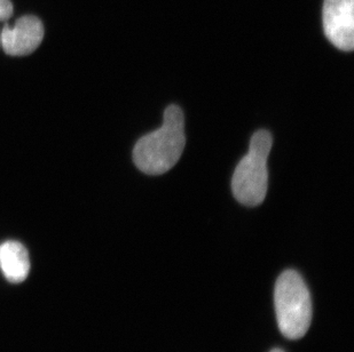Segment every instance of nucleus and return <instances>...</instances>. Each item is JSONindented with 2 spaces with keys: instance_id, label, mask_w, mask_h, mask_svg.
Listing matches in <instances>:
<instances>
[{
  "instance_id": "f257e3e1",
  "label": "nucleus",
  "mask_w": 354,
  "mask_h": 352,
  "mask_svg": "<svg viewBox=\"0 0 354 352\" xmlns=\"http://www.w3.org/2000/svg\"><path fill=\"white\" fill-rule=\"evenodd\" d=\"M185 144L183 110L177 106H167L162 127L141 137L134 146V164L148 175L167 173L180 159Z\"/></svg>"
},
{
  "instance_id": "f03ea898",
  "label": "nucleus",
  "mask_w": 354,
  "mask_h": 352,
  "mask_svg": "<svg viewBox=\"0 0 354 352\" xmlns=\"http://www.w3.org/2000/svg\"><path fill=\"white\" fill-rule=\"evenodd\" d=\"M274 303L282 335L289 340L305 336L312 322V301L308 286L297 271L281 273L275 284Z\"/></svg>"
},
{
  "instance_id": "7ed1b4c3",
  "label": "nucleus",
  "mask_w": 354,
  "mask_h": 352,
  "mask_svg": "<svg viewBox=\"0 0 354 352\" xmlns=\"http://www.w3.org/2000/svg\"><path fill=\"white\" fill-rule=\"evenodd\" d=\"M273 139L268 130L252 135L247 156L241 159L232 179V189L239 203L254 207L264 202L268 188V157Z\"/></svg>"
},
{
  "instance_id": "20e7f679",
  "label": "nucleus",
  "mask_w": 354,
  "mask_h": 352,
  "mask_svg": "<svg viewBox=\"0 0 354 352\" xmlns=\"http://www.w3.org/2000/svg\"><path fill=\"white\" fill-rule=\"evenodd\" d=\"M354 0H324V35L338 50L354 47Z\"/></svg>"
},
{
  "instance_id": "39448f33",
  "label": "nucleus",
  "mask_w": 354,
  "mask_h": 352,
  "mask_svg": "<svg viewBox=\"0 0 354 352\" xmlns=\"http://www.w3.org/2000/svg\"><path fill=\"white\" fill-rule=\"evenodd\" d=\"M43 38L41 21L29 15L20 17L13 27L3 28L0 34V46L10 57H24L37 50Z\"/></svg>"
},
{
  "instance_id": "423d86ee",
  "label": "nucleus",
  "mask_w": 354,
  "mask_h": 352,
  "mask_svg": "<svg viewBox=\"0 0 354 352\" xmlns=\"http://www.w3.org/2000/svg\"><path fill=\"white\" fill-rule=\"evenodd\" d=\"M0 269L10 282L20 284L30 271V259L26 247L19 242L8 240L0 245Z\"/></svg>"
},
{
  "instance_id": "0eeeda50",
  "label": "nucleus",
  "mask_w": 354,
  "mask_h": 352,
  "mask_svg": "<svg viewBox=\"0 0 354 352\" xmlns=\"http://www.w3.org/2000/svg\"><path fill=\"white\" fill-rule=\"evenodd\" d=\"M13 14V5L10 0H0V21H6Z\"/></svg>"
},
{
  "instance_id": "6e6552de",
  "label": "nucleus",
  "mask_w": 354,
  "mask_h": 352,
  "mask_svg": "<svg viewBox=\"0 0 354 352\" xmlns=\"http://www.w3.org/2000/svg\"><path fill=\"white\" fill-rule=\"evenodd\" d=\"M270 352H284L282 349H279V348H275V349L271 350Z\"/></svg>"
}]
</instances>
